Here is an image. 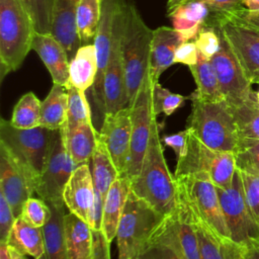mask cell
Returning <instances> with one entry per match:
<instances>
[{
  "label": "cell",
  "mask_w": 259,
  "mask_h": 259,
  "mask_svg": "<svg viewBox=\"0 0 259 259\" xmlns=\"http://www.w3.org/2000/svg\"><path fill=\"white\" fill-rule=\"evenodd\" d=\"M68 90L65 86L53 84L49 94L40 104L39 126L52 131L61 130L67 119Z\"/></svg>",
  "instance_id": "obj_31"
},
{
  "label": "cell",
  "mask_w": 259,
  "mask_h": 259,
  "mask_svg": "<svg viewBox=\"0 0 259 259\" xmlns=\"http://www.w3.org/2000/svg\"><path fill=\"white\" fill-rule=\"evenodd\" d=\"M204 2L212 16L232 14L243 8V0H199Z\"/></svg>",
  "instance_id": "obj_45"
},
{
  "label": "cell",
  "mask_w": 259,
  "mask_h": 259,
  "mask_svg": "<svg viewBox=\"0 0 259 259\" xmlns=\"http://www.w3.org/2000/svg\"><path fill=\"white\" fill-rule=\"evenodd\" d=\"M7 245L15 248L24 255L40 259L45 253L42 228H36L26 223L20 217L15 219L9 234Z\"/></svg>",
  "instance_id": "obj_29"
},
{
  "label": "cell",
  "mask_w": 259,
  "mask_h": 259,
  "mask_svg": "<svg viewBox=\"0 0 259 259\" xmlns=\"http://www.w3.org/2000/svg\"><path fill=\"white\" fill-rule=\"evenodd\" d=\"M15 219L10 204L0 192V243L7 244Z\"/></svg>",
  "instance_id": "obj_44"
},
{
  "label": "cell",
  "mask_w": 259,
  "mask_h": 259,
  "mask_svg": "<svg viewBox=\"0 0 259 259\" xmlns=\"http://www.w3.org/2000/svg\"><path fill=\"white\" fill-rule=\"evenodd\" d=\"M7 246H8V250H9V253H10L12 259H27L24 254L20 253L15 248H13V247H11L9 245H7Z\"/></svg>",
  "instance_id": "obj_55"
},
{
  "label": "cell",
  "mask_w": 259,
  "mask_h": 259,
  "mask_svg": "<svg viewBox=\"0 0 259 259\" xmlns=\"http://www.w3.org/2000/svg\"><path fill=\"white\" fill-rule=\"evenodd\" d=\"M35 32L20 0H0V82L21 67L32 50Z\"/></svg>",
  "instance_id": "obj_3"
},
{
  "label": "cell",
  "mask_w": 259,
  "mask_h": 259,
  "mask_svg": "<svg viewBox=\"0 0 259 259\" xmlns=\"http://www.w3.org/2000/svg\"><path fill=\"white\" fill-rule=\"evenodd\" d=\"M29 13L36 32L49 33L52 30L55 0H20Z\"/></svg>",
  "instance_id": "obj_38"
},
{
  "label": "cell",
  "mask_w": 259,
  "mask_h": 259,
  "mask_svg": "<svg viewBox=\"0 0 259 259\" xmlns=\"http://www.w3.org/2000/svg\"><path fill=\"white\" fill-rule=\"evenodd\" d=\"M205 25L217 26L227 38L252 84L259 77V29L234 14L212 16Z\"/></svg>",
  "instance_id": "obj_12"
},
{
  "label": "cell",
  "mask_w": 259,
  "mask_h": 259,
  "mask_svg": "<svg viewBox=\"0 0 259 259\" xmlns=\"http://www.w3.org/2000/svg\"><path fill=\"white\" fill-rule=\"evenodd\" d=\"M237 124L240 140H259V103L257 94L252 92L250 98L237 107H231Z\"/></svg>",
  "instance_id": "obj_35"
},
{
  "label": "cell",
  "mask_w": 259,
  "mask_h": 259,
  "mask_svg": "<svg viewBox=\"0 0 259 259\" xmlns=\"http://www.w3.org/2000/svg\"><path fill=\"white\" fill-rule=\"evenodd\" d=\"M182 42V37L173 27L159 26L153 30L149 71L153 82H159L160 76L175 64V53Z\"/></svg>",
  "instance_id": "obj_21"
},
{
  "label": "cell",
  "mask_w": 259,
  "mask_h": 259,
  "mask_svg": "<svg viewBox=\"0 0 259 259\" xmlns=\"http://www.w3.org/2000/svg\"><path fill=\"white\" fill-rule=\"evenodd\" d=\"M232 14L236 15L241 20L250 24L251 26L259 29V11H250L246 8H242Z\"/></svg>",
  "instance_id": "obj_50"
},
{
  "label": "cell",
  "mask_w": 259,
  "mask_h": 259,
  "mask_svg": "<svg viewBox=\"0 0 259 259\" xmlns=\"http://www.w3.org/2000/svg\"><path fill=\"white\" fill-rule=\"evenodd\" d=\"M198 52L206 59H211L221 48V37L218 30L210 25H204L195 38Z\"/></svg>",
  "instance_id": "obj_42"
},
{
  "label": "cell",
  "mask_w": 259,
  "mask_h": 259,
  "mask_svg": "<svg viewBox=\"0 0 259 259\" xmlns=\"http://www.w3.org/2000/svg\"><path fill=\"white\" fill-rule=\"evenodd\" d=\"M40 104L41 101L33 92L23 94L13 108L11 124L22 130L39 126Z\"/></svg>",
  "instance_id": "obj_36"
},
{
  "label": "cell",
  "mask_w": 259,
  "mask_h": 259,
  "mask_svg": "<svg viewBox=\"0 0 259 259\" xmlns=\"http://www.w3.org/2000/svg\"><path fill=\"white\" fill-rule=\"evenodd\" d=\"M91 163L94 190L105 199L110 186L120 176V173L114 165L105 145L99 140L92 156Z\"/></svg>",
  "instance_id": "obj_33"
},
{
  "label": "cell",
  "mask_w": 259,
  "mask_h": 259,
  "mask_svg": "<svg viewBox=\"0 0 259 259\" xmlns=\"http://www.w3.org/2000/svg\"><path fill=\"white\" fill-rule=\"evenodd\" d=\"M210 26L218 30L221 37V48L210 59L221 93L230 107L240 106L250 98L254 91L252 83L223 32L217 26Z\"/></svg>",
  "instance_id": "obj_13"
},
{
  "label": "cell",
  "mask_w": 259,
  "mask_h": 259,
  "mask_svg": "<svg viewBox=\"0 0 259 259\" xmlns=\"http://www.w3.org/2000/svg\"><path fill=\"white\" fill-rule=\"evenodd\" d=\"M189 70L196 84V89L191 93V96L207 101L224 100L213 66L209 59H206L198 52V61L195 65L189 67Z\"/></svg>",
  "instance_id": "obj_32"
},
{
  "label": "cell",
  "mask_w": 259,
  "mask_h": 259,
  "mask_svg": "<svg viewBox=\"0 0 259 259\" xmlns=\"http://www.w3.org/2000/svg\"><path fill=\"white\" fill-rule=\"evenodd\" d=\"M164 217L132 190L127 196L116 232L118 259L137 258Z\"/></svg>",
  "instance_id": "obj_8"
},
{
  "label": "cell",
  "mask_w": 259,
  "mask_h": 259,
  "mask_svg": "<svg viewBox=\"0 0 259 259\" xmlns=\"http://www.w3.org/2000/svg\"><path fill=\"white\" fill-rule=\"evenodd\" d=\"M188 138H189V131L185 128L184 131L178 132L176 134L170 135V136H165L162 139V142L173 149V151L176 154L177 159L181 158L186 150H187V145H188Z\"/></svg>",
  "instance_id": "obj_47"
},
{
  "label": "cell",
  "mask_w": 259,
  "mask_h": 259,
  "mask_svg": "<svg viewBox=\"0 0 259 259\" xmlns=\"http://www.w3.org/2000/svg\"><path fill=\"white\" fill-rule=\"evenodd\" d=\"M201 259H239L244 247L232 240L215 236L201 223L193 219Z\"/></svg>",
  "instance_id": "obj_28"
},
{
  "label": "cell",
  "mask_w": 259,
  "mask_h": 259,
  "mask_svg": "<svg viewBox=\"0 0 259 259\" xmlns=\"http://www.w3.org/2000/svg\"><path fill=\"white\" fill-rule=\"evenodd\" d=\"M149 245L166 246L182 259H201L192 214L179 197L176 209L164 217L153 231Z\"/></svg>",
  "instance_id": "obj_10"
},
{
  "label": "cell",
  "mask_w": 259,
  "mask_h": 259,
  "mask_svg": "<svg viewBox=\"0 0 259 259\" xmlns=\"http://www.w3.org/2000/svg\"><path fill=\"white\" fill-rule=\"evenodd\" d=\"M236 170L234 152L213 150L200 142L189 131L187 150L181 158L177 159L174 177L205 176L217 187L228 188L232 184Z\"/></svg>",
  "instance_id": "obj_7"
},
{
  "label": "cell",
  "mask_w": 259,
  "mask_h": 259,
  "mask_svg": "<svg viewBox=\"0 0 259 259\" xmlns=\"http://www.w3.org/2000/svg\"><path fill=\"white\" fill-rule=\"evenodd\" d=\"M239 259H259V248L244 247Z\"/></svg>",
  "instance_id": "obj_51"
},
{
  "label": "cell",
  "mask_w": 259,
  "mask_h": 259,
  "mask_svg": "<svg viewBox=\"0 0 259 259\" xmlns=\"http://www.w3.org/2000/svg\"><path fill=\"white\" fill-rule=\"evenodd\" d=\"M32 50L49 71L53 84L67 87L69 85L70 60L63 45L51 32H35Z\"/></svg>",
  "instance_id": "obj_20"
},
{
  "label": "cell",
  "mask_w": 259,
  "mask_h": 259,
  "mask_svg": "<svg viewBox=\"0 0 259 259\" xmlns=\"http://www.w3.org/2000/svg\"><path fill=\"white\" fill-rule=\"evenodd\" d=\"M174 179L178 197L188 206L192 218L219 238L231 240L218 189L210 179L200 175H183Z\"/></svg>",
  "instance_id": "obj_6"
},
{
  "label": "cell",
  "mask_w": 259,
  "mask_h": 259,
  "mask_svg": "<svg viewBox=\"0 0 259 259\" xmlns=\"http://www.w3.org/2000/svg\"><path fill=\"white\" fill-rule=\"evenodd\" d=\"M136 259H182V258L166 246L149 245Z\"/></svg>",
  "instance_id": "obj_48"
},
{
  "label": "cell",
  "mask_w": 259,
  "mask_h": 259,
  "mask_svg": "<svg viewBox=\"0 0 259 259\" xmlns=\"http://www.w3.org/2000/svg\"><path fill=\"white\" fill-rule=\"evenodd\" d=\"M243 5L250 11H259V0H243Z\"/></svg>",
  "instance_id": "obj_53"
},
{
  "label": "cell",
  "mask_w": 259,
  "mask_h": 259,
  "mask_svg": "<svg viewBox=\"0 0 259 259\" xmlns=\"http://www.w3.org/2000/svg\"><path fill=\"white\" fill-rule=\"evenodd\" d=\"M188 1H190V0H168L167 1V14L170 15L177 8H179L181 5L185 4Z\"/></svg>",
  "instance_id": "obj_52"
},
{
  "label": "cell",
  "mask_w": 259,
  "mask_h": 259,
  "mask_svg": "<svg viewBox=\"0 0 259 259\" xmlns=\"http://www.w3.org/2000/svg\"><path fill=\"white\" fill-rule=\"evenodd\" d=\"M153 81L148 77L143 83L134 102L130 106L132 117V139L127 166L124 175L130 179L136 177L142 168L147 152L156 114L152 102Z\"/></svg>",
  "instance_id": "obj_11"
},
{
  "label": "cell",
  "mask_w": 259,
  "mask_h": 259,
  "mask_svg": "<svg viewBox=\"0 0 259 259\" xmlns=\"http://www.w3.org/2000/svg\"><path fill=\"white\" fill-rule=\"evenodd\" d=\"M217 189L231 240L242 246L259 247V225L246 202L240 171L236 170L228 188Z\"/></svg>",
  "instance_id": "obj_9"
},
{
  "label": "cell",
  "mask_w": 259,
  "mask_h": 259,
  "mask_svg": "<svg viewBox=\"0 0 259 259\" xmlns=\"http://www.w3.org/2000/svg\"><path fill=\"white\" fill-rule=\"evenodd\" d=\"M79 1L55 0L51 33L63 45L70 61L81 47L76 25V11Z\"/></svg>",
  "instance_id": "obj_22"
},
{
  "label": "cell",
  "mask_w": 259,
  "mask_h": 259,
  "mask_svg": "<svg viewBox=\"0 0 259 259\" xmlns=\"http://www.w3.org/2000/svg\"><path fill=\"white\" fill-rule=\"evenodd\" d=\"M258 248H259V247H258Z\"/></svg>",
  "instance_id": "obj_60"
},
{
  "label": "cell",
  "mask_w": 259,
  "mask_h": 259,
  "mask_svg": "<svg viewBox=\"0 0 259 259\" xmlns=\"http://www.w3.org/2000/svg\"><path fill=\"white\" fill-rule=\"evenodd\" d=\"M63 228L68 259H91L93 233L90 226L69 211L64 215Z\"/></svg>",
  "instance_id": "obj_25"
},
{
  "label": "cell",
  "mask_w": 259,
  "mask_h": 259,
  "mask_svg": "<svg viewBox=\"0 0 259 259\" xmlns=\"http://www.w3.org/2000/svg\"><path fill=\"white\" fill-rule=\"evenodd\" d=\"M54 133L42 126L17 128L10 120L1 118L0 148L24 173L34 189L46 165Z\"/></svg>",
  "instance_id": "obj_4"
},
{
  "label": "cell",
  "mask_w": 259,
  "mask_h": 259,
  "mask_svg": "<svg viewBox=\"0 0 259 259\" xmlns=\"http://www.w3.org/2000/svg\"><path fill=\"white\" fill-rule=\"evenodd\" d=\"M68 110L67 119L63 130H72L80 124L92 121L90 104L84 91L68 85ZM61 128V130H62Z\"/></svg>",
  "instance_id": "obj_37"
},
{
  "label": "cell",
  "mask_w": 259,
  "mask_h": 259,
  "mask_svg": "<svg viewBox=\"0 0 259 259\" xmlns=\"http://www.w3.org/2000/svg\"><path fill=\"white\" fill-rule=\"evenodd\" d=\"M256 94H257V99H258V103H259V93L256 92Z\"/></svg>",
  "instance_id": "obj_56"
},
{
  "label": "cell",
  "mask_w": 259,
  "mask_h": 259,
  "mask_svg": "<svg viewBox=\"0 0 259 259\" xmlns=\"http://www.w3.org/2000/svg\"><path fill=\"white\" fill-rule=\"evenodd\" d=\"M189 98L181 94L173 93L167 88L163 87L159 82H153L152 86V102L153 109L156 115L164 113L166 116L173 114L180 108L184 101Z\"/></svg>",
  "instance_id": "obj_40"
},
{
  "label": "cell",
  "mask_w": 259,
  "mask_h": 259,
  "mask_svg": "<svg viewBox=\"0 0 259 259\" xmlns=\"http://www.w3.org/2000/svg\"><path fill=\"white\" fill-rule=\"evenodd\" d=\"M125 2L126 0L116 14L112 48L103 78L101 104L99 107L103 112V115L107 113H114L128 105L124 68L120 50V36L122 31Z\"/></svg>",
  "instance_id": "obj_15"
},
{
  "label": "cell",
  "mask_w": 259,
  "mask_h": 259,
  "mask_svg": "<svg viewBox=\"0 0 259 259\" xmlns=\"http://www.w3.org/2000/svg\"><path fill=\"white\" fill-rule=\"evenodd\" d=\"M77 166L64 145L61 131H55L46 165L36 182L35 193L48 204L64 203V188Z\"/></svg>",
  "instance_id": "obj_14"
},
{
  "label": "cell",
  "mask_w": 259,
  "mask_h": 259,
  "mask_svg": "<svg viewBox=\"0 0 259 259\" xmlns=\"http://www.w3.org/2000/svg\"><path fill=\"white\" fill-rule=\"evenodd\" d=\"M51 218L42 227L45 239V253L40 259H68L64 241L65 203L49 204Z\"/></svg>",
  "instance_id": "obj_30"
},
{
  "label": "cell",
  "mask_w": 259,
  "mask_h": 259,
  "mask_svg": "<svg viewBox=\"0 0 259 259\" xmlns=\"http://www.w3.org/2000/svg\"><path fill=\"white\" fill-rule=\"evenodd\" d=\"M132 117L131 108L124 107L104 115L98 140L102 142L120 175H124L131 150Z\"/></svg>",
  "instance_id": "obj_16"
},
{
  "label": "cell",
  "mask_w": 259,
  "mask_h": 259,
  "mask_svg": "<svg viewBox=\"0 0 259 259\" xmlns=\"http://www.w3.org/2000/svg\"><path fill=\"white\" fill-rule=\"evenodd\" d=\"M51 207L45 200L31 196L24 202L20 218L33 227L42 228L51 218Z\"/></svg>",
  "instance_id": "obj_41"
},
{
  "label": "cell",
  "mask_w": 259,
  "mask_h": 259,
  "mask_svg": "<svg viewBox=\"0 0 259 259\" xmlns=\"http://www.w3.org/2000/svg\"><path fill=\"white\" fill-rule=\"evenodd\" d=\"M153 30L146 24L138 8L126 0L123 13L120 50L124 68L128 107L145 80L150 77V56Z\"/></svg>",
  "instance_id": "obj_2"
},
{
  "label": "cell",
  "mask_w": 259,
  "mask_h": 259,
  "mask_svg": "<svg viewBox=\"0 0 259 259\" xmlns=\"http://www.w3.org/2000/svg\"><path fill=\"white\" fill-rule=\"evenodd\" d=\"M258 80H259V77H258V79H257V81H256V84H257V82H258Z\"/></svg>",
  "instance_id": "obj_58"
},
{
  "label": "cell",
  "mask_w": 259,
  "mask_h": 259,
  "mask_svg": "<svg viewBox=\"0 0 259 259\" xmlns=\"http://www.w3.org/2000/svg\"><path fill=\"white\" fill-rule=\"evenodd\" d=\"M94 197L95 190L90 165H78L64 188V203L70 212L76 214L89 225Z\"/></svg>",
  "instance_id": "obj_18"
},
{
  "label": "cell",
  "mask_w": 259,
  "mask_h": 259,
  "mask_svg": "<svg viewBox=\"0 0 259 259\" xmlns=\"http://www.w3.org/2000/svg\"><path fill=\"white\" fill-rule=\"evenodd\" d=\"M257 84H258V86H259V80H258V82H257ZM257 92H258V93H259V90H258V91H257Z\"/></svg>",
  "instance_id": "obj_57"
},
{
  "label": "cell",
  "mask_w": 259,
  "mask_h": 259,
  "mask_svg": "<svg viewBox=\"0 0 259 259\" xmlns=\"http://www.w3.org/2000/svg\"><path fill=\"white\" fill-rule=\"evenodd\" d=\"M128 259H136V258H128Z\"/></svg>",
  "instance_id": "obj_59"
},
{
  "label": "cell",
  "mask_w": 259,
  "mask_h": 259,
  "mask_svg": "<svg viewBox=\"0 0 259 259\" xmlns=\"http://www.w3.org/2000/svg\"><path fill=\"white\" fill-rule=\"evenodd\" d=\"M240 173L242 176L246 202L253 218L259 225V177L241 171Z\"/></svg>",
  "instance_id": "obj_43"
},
{
  "label": "cell",
  "mask_w": 259,
  "mask_h": 259,
  "mask_svg": "<svg viewBox=\"0 0 259 259\" xmlns=\"http://www.w3.org/2000/svg\"><path fill=\"white\" fill-rule=\"evenodd\" d=\"M210 15L211 12L204 2L190 0L168 16L171 18L172 27L180 34L183 41H190L195 40Z\"/></svg>",
  "instance_id": "obj_24"
},
{
  "label": "cell",
  "mask_w": 259,
  "mask_h": 259,
  "mask_svg": "<svg viewBox=\"0 0 259 259\" xmlns=\"http://www.w3.org/2000/svg\"><path fill=\"white\" fill-rule=\"evenodd\" d=\"M160 128L161 125L156 120L141 171L130 180L131 190L166 217L176 209L178 194L174 175L170 173L165 160Z\"/></svg>",
  "instance_id": "obj_1"
},
{
  "label": "cell",
  "mask_w": 259,
  "mask_h": 259,
  "mask_svg": "<svg viewBox=\"0 0 259 259\" xmlns=\"http://www.w3.org/2000/svg\"><path fill=\"white\" fill-rule=\"evenodd\" d=\"M198 61V50L194 40L183 41L176 50L174 63L186 65L188 68L195 65Z\"/></svg>",
  "instance_id": "obj_46"
},
{
  "label": "cell",
  "mask_w": 259,
  "mask_h": 259,
  "mask_svg": "<svg viewBox=\"0 0 259 259\" xmlns=\"http://www.w3.org/2000/svg\"><path fill=\"white\" fill-rule=\"evenodd\" d=\"M187 128L204 145L219 151H236L239 136L234 114L225 100L207 101L194 96Z\"/></svg>",
  "instance_id": "obj_5"
},
{
  "label": "cell",
  "mask_w": 259,
  "mask_h": 259,
  "mask_svg": "<svg viewBox=\"0 0 259 259\" xmlns=\"http://www.w3.org/2000/svg\"><path fill=\"white\" fill-rule=\"evenodd\" d=\"M102 0H80L76 11L78 36L82 45L93 44L100 18Z\"/></svg>",
  "instance_id": "obj_34"
},
{
  "label": "cell",
  "mask_w": 259,
  "mask_h": 259,
  "mask_svg": "<svg viewBox=\"0 0 259 259\" xmlns=\"http://www.w3.org/2000/svg\"><path fill=\"white\" fill-rule=\"evenodd\" d=\"M235 157L238 170L259 177V140H240Z\"/></svg>",
  "instance_id": "obj_39"
},
{
  "label": "cell",
  "mask_w": 259,
  "mask_h": 259,
  "mask_svg": "<svg viewBox=\"0 0 259 259\" xmlns=\"http://www.w3.org/2000/svg\"><path fill=\"white\" fill-rule=\"evenodd\" d=\"M98 71L94 44L82 45L70 61L69 85L82 91L92 88Z\"/></svg>",
  "instance_id": "obj_27"
},
{
  "label": "cell",
  "mask_w": 259,
  "mask_h": 259,
  "mask_svg": "<svg viewBox=\"0 0 259 259\" xmlns=\"http://www.w3.org/2000/svg\"><path fill=\"white\" fill-rule=\"evenodd\" d=\"M125 0H102L101 18L94 38L98 71L95 82L91 88L95 104L100 107L104 73L108 64L114 33L116 14Z\"/></svg>",
  "instance_id": "obj_17"
},
{
  "label": "cell",
  "mask_w": 259,
  "mask_h": 259,
  "mask_svg": "<svg viewBox=\"0 0 259 259\" xmlns=\"http://www.w3.org/2000/svg\"><path fill=\"white\" fill-rule=\"evenodd\" d=\"M93 247L91 259H110V243L101 231H92Z\"/></svg>",
  "instance_id": "obj_49"
},
{
  "label": "cell",
  "mask_w": 259,
  "mask_h": 259,
  "mask_svg": "<svg viewBox=\"0 0 259 259\" xmlns=\"http://www.w3.org/2000/svg\"><path fill=\"white\" fill-rule=\"evenodd\" d=\"M0 259H12L6 243H0Z\"/></svg>",
  "instance_id": "obj_54"
},
{
  "label": "cell",
  "mask_w": 259,
  "mask_h": 259,
  "mask_svg": "<svg viewBox=\"0 0 259 259\" xmlns=\"http://www.w3.org/2000/svg\"><path fill=\"white\" fill-rule=\"evenodd\" d=\"M64 145L77 165L89 164L98 144V133L92 121L72 130H60Z\"/></svg>",
  "instance_id": "obj_26"
},
{
  "label": "cell",
  "mask_w": 259,
  "mask_h": 259,
  "mask_svg": "<svg viewBox=\"0 0 259 259\" xmlns=\"http://www.w3.org/2000/svg\"><path fill=\"white\" fill-rule=\"evenodd\" d=\"M130 192V178L125 175H120L112 183L105 196L103 203L101 232L109 243H111L116 237L119 220Z\"/></svg>",
  "instance_id": "obj_23"
},
{
  "label": "cell",
  "mask_w": 259,
  "mask_h": 259,
  "mask_svg": "<svg viewBox=\"0 0 259 259\" xmlns=\"http://www.w3.org/2000/svg\"><path fill=\"white\" fill-rule=\"evenodd\" d=\"M0 192L10 204L15 218L20 217L24 202L35 193L34 186L0 148Z\"/></svg>",
  "instance_id": "obj_19"
}]
</instances>
